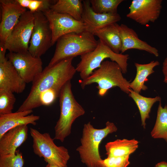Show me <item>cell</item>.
Segmentation results:
<instances>
[{
    "label": "cell",
    "mask_w": 167,
    "mask_h": 167,
    "mask_svg": "<svg viewBox=\"0 0 167 167\" xmlns=\"http://www.w3.org/2000/svg\"><path fill=\"white\" fill-rule=\"evenodd\" d=\"M151 135L154 139H163L167 142V105L164 107L159 101L157 117Z\"/></svg>",
    "instance_id": "cell-24"
},
{
    "label": "cell",
    "mask_w": 167,
    "mask_h": 167,
    "mask_svg": "<svg viewBox=\"0 0 167 167\" xmlns=\"http://www.w3.org/2000/svg\"><path fill=\"white\" fill-rule=\"evenodd\" d=\"M6 56L26 84L32 83L43 70L41 58L33 56L28 51L9 52Z\"/></svg>",
    "instance_id": "cell-10"
},
{
    "label": "cell",
    "mask_w": 167,
    "mask_h": 167,
    "mask_svg": "<svg viewBox=\"0 0 167 167\" xmlns=\"http://www.w3.org/2000/svg\"><path fill=\"white\" fill-rule=\"evenodd\" d=\"M27 125L12 128L0 137V155L15 154L17 149L28 138Z\"/></svg>",
    "instance_id": "cell-16"
},
{
    "label": "cell",
    "mask_w": 167,
    "mask_h": 167,
    "mask_svg": "<svg viewBox=\"0 0 167 167\" xmlns=\"http://www.w3.org/2000/svg\"><path fill=\"white\" fill-rule=\"evenodd\" d=\"M6 50L0 47V89L20 93L26 83L6 56Z\"/></svg>",
    "instance_id": "cell-14"
},
{
    "label": "cell",
    "mask_w": 167,
    "mask_h": 167,
    "mask_svg": "<svg viewBox=\"0 0 167 167\" xmlns=\"http://www.w3.org/2000/svg\"><path fill=\"white\" fill-rule=\"evenodd\" d=\"M30 132L35 154L43 157L47 164L67 167L70 156L66 148L63 146L56 145L49 133H41L32 128H30Z\"/></svg>",
    "instance_id": "cell-7"
},
{
    "label": "cell",
    "mask_w": 167,
    "mask_h": 167,
    "mask_svg": "<svg viewBox=\"0 0 167 167\" xmlns=\"http://www.w3.org/2000/svg\"><path fill=\"white\" fill-rule=\"evenodd\" d=\"M123 0H90L92 10L98 13H117V8Z\"/></svg>",
    "instance_id": "cell-25"
},
{
    "label": "cell",
    "mask_w": 167,
    "mask_h": 167,
    "mask_svg": "<svg viewBox=\"0 0 167 167\" xmlns=\"http://www.w3.org/2000/svg\"><path fill=\"white\" fill-rule=\"evenodd\" d=\"M96 48L80 56V61L76 67L80 78L84 79L88 77L96 69L99 68L106 58L116 62L121 67L123 73L127 72L129 55L117 54L113 51L103 41L99 39Z\"/></svg>",
    "instance_id": "cell-6"
},
{
    "label": "cell",
    "mask_w": 167,
    "mask_h": 167,
    "mask_svg": "<svg viewBox=\"0 0 167 167\" xmlns=\"http://www.w3.org/2000/svg\"><path fill=\"white\" fill-rule=\"evenodd\" d=\"M60 91L55 88H52L41 93L38 98V107L51 105L59 97Z\"/></svg>",
    "instance_id": "cell-28"
},
{
    "label": "cell",
    "mask_w": 167,
    "mask_h": 167,
    "mask_svg": "<svg viewBox=\"0 0 167 167\" xmlns=\"http://www.w3.org/2000/svg\"><path fill=\"white\" fill-rule=\"evenodd\" d=\"M129 156L107 157L103 160L101 167H127L129 165Z\"/></svg>",
    "instance_id": "cell-30"
},
{
    "label": "cell",
    "mask_w": 167,
    "mask_h": 167,
    "mask_svg": "<svg viewBox=\"0 0 167 167\" xmlns=\"http://www.w3.org/2000/svg\"><path fill=\"white\" fill-rule=\"evenodd\" d=\"M161 0H133L126 16L145 25L159 18L162 8Z\"/></svg>",
    "instance_id": "cell-12"
},
{
    "label": "cell",
    "mask_w": 167,
    "mask_h": 167,
    "mask_svg": "<svg viewBox=\"0 0 167 167\" xmlns=\"http://www.w3.org/2000/svg\"><path fill=\"white\" fill-rule=\"evenodd\" d=\"M33 110L16 111L15 113L0 115V137L9 130L15 127L31 124L36 125L40 116L29 115Z\"/></svg>",
    "instance_id": "cell-18"
},
{
    "label": "cell",
    "mask_w": 167,
    "mask_h": 167,
    "mask_svg": "<svg viewBox=\"0 0 167 167\" xmlns=\"http://www.w3.org/2000/svg\"><path fill=\"white\" fill-rule=\"evenodd\" d=\"M43 13L49 22L52 31V46L64 35L71 32L81 33L85 30L84 23L68 15L56 12L51 9Z\"/></svg>",
    "instance_id": "cell-11"
},
{
    "label": "cell",
    "mask_w": 167,
    "mask_h": 167,
    "mask_svg": "<svg viewBox=\"0 0 167 167\" xmlns=\"http://www.w3.org/2000/svg\"><path fill=\"white\" fill-rule=\"evenodd\" d=\"M33 14L34 24L28 51L33 56L41 58L52 46V34L43 13L38 11Z\"/></svg>",
    "instance_id": "cell-9"
},
{
    "label": "cell",
    "mask_w": 167,
    "mask_h": 167,
    "mask_svg": "<svg viewBox=\"0 0 167 167\" xmlns=\"http://www.w3.org/2000/svg\"><path fill=\"white\" fill-rule=\"evenodd\" d=\"M162 71L164 77V81L167 84V56L163 62Z\"/></svg>",
    "instance_id": "cell-31"
},
{
    "label": "cell",
    "mask_w": 167,
    "mask_h": 167,
    "mask_svg": "<svg viewBox=\"0 0 167 167\" xmlns=\"http://www.w3.org/2000/svg\"><path fill=\"white\" fill-rule=\"evenodd\" d=\"M102 129L95 128L90 122L85 124L80 139L81 145L76 149L81 162L87 167H101L102 159L99 152V146L109 134L115 132L117 128L114 124L107 121Z\"/></svg>",
    "instance_id": "cell-2"
},
{
    "label": "cell",
    "mask_w": 167,
    "mask_h": 167,
    "mask_svg": "<svg viewBox=\"0 0 167 167\" xmlns=\"http://www.w3.org/2000/svg\"><path fill=\"white\" fill-rule=\"evenodd\" d=\"M16 98L13 93L0 89V115L12 113Z\"/></svg>",
    "instance_id": "cell-26"
},
{
    "label": "cell",
    "mask_w": 167,
    "mask_h": 167,
    "mask_svg": "<svg viewBox=\"0 0 167 167\" xmlns=\"http://www.w3.org/2000/svg\"><path fill=\"white\" fill-rule=\"evenodd\" d=\"M24 160L19 150L14 154L0 155V167H23Z\"/></svg>",
    "instance_id": "cell-27"
},
{
    "label": "cell",
    "mask_w": 167,
    "mask_h": 167,
    "mask_svg": "<svg viewBox=\"0 0 167 167\" xmlns=\"http://www.w3.org/2000/svg\"><path fill=\"white\" fill-rule=\"evenodd\" d=\"M139 142L135 139H117L109 142L105 146L107 157H119L129 156L138 147Z\"/></svg>",
    "instance_id": "cell-20"
},
{
    "label": "cell",
    "mask_w": 167,
    "mask_h": 167,
    "mask_svg": "<svg viewBox=\"0 0 167 167\" xmlns=\"http://www.w3.org/2000/svg\"><path fill=\"white\" fill-rule=\"evenodd\" d=\"M71 80L62 88L59 95L60 115L54 127V139L63 142L71 133V126L75 120L83 115L85 111L75 99L71 89Z\"/></svg>",
    "instance_id": "cell-5"
},
{
    "label": "cell",
    "mask_w": 167,
    "mask_h": 167,
    "mask_svg": "<svg viewBox=\"0 0 167 167\" xmlns=\"http://www.w3.org/2000/svg\"><path fill=\"white\" fill-rule=\"evenodd\" d=\"M122 73L121 67L116 62L105 60L97 70L81 80V87L84 89L88 85L96 83L98 94L101 96H105L109 89L115 87H118L121 91L129 94L130 83L123 77Z\"/></svg>",
    "instance_id": "cell-4"
},
{
    "label": "cell",
    "mask_w": 167,
    "mask_h": 167,
    "mask_svg": "<svg viewBox=\"0 0 167 167\" xmlns=\"http://www.w3.org/2000/svg\"><path fill=\"white\" fill-rule=\"evenodd\" d=\"M155 167H167V162L163 161L157 163Z\"/></svg>",
    "instance_id": "cell-32"
},
{
    "label": "cell",
    "mask_w": 167,
    "mask_h": 167,
    "mask_svg": "<svg viewBox=\"0 0 167 167\" xmlns=\"http://www.w3.org/2000/svg\"><path fill=\"white\" fill-rule=\"evenodd\" d=\"M83 3L82 21L85 25V31L92 34L96 30L110 24L117 23L121 19V16L118 13H96L92 10L89 0H83Z\"/></svg>",
    "instance_id": "cell-15"
},
{
    "label": "cell",
    "mask_w": 167,
    "mask_h": 167,
    "mask_svg": "<svg viewBox=\"0 0 167 167\" xmlns=\"http://www.w3.org/2000/svg\"><path fill=\"white\" fill-rule=\"evenodd\" d=\"M98 42L92 33L85 30L64 35L57 40L54 54L48 66H51L64 59L81 56L92 51Z\"/></svg>",
    "instance_id": "cell-3"
},
{
    "label": "cell",
    "mask_w": 167,
    "mask_h": 167,
    "mask_svg": "<svg viewBox=\"0 0 167 167\" xmlns=\"http://www.w3.org/2000/svg\"><path fill=\"white\" fill-rule=\"evenodd\" d=\"M50 9L56 12L68 15L75 19L82 22L83 0H57L51 6Z\"/></svg>",
    "instance_id": "cell-22"
},
{
    "label": "cell",
    "mask_w": 167,
    "mask_h": 167,
    "mask_svg": "<svg viewBox=\"0 0 167 167\" xmlns=\"http://www.w3.org/2000/svg\"><path fill=\"white\" fill-rule=\"evenodd\" d=\"M1 18L0 23V45H3L26 8L16 0H0Z\"/></svg>",
    "instance_id": "cell-13"
},
{
    "label": "cell",
    "mask_w": 167,
    "mask_h": 167,
    "mask_svg": "<svg viewBox=\"0 0 167 167\" xmlns=\"http://www.w3.org/2000/svg\"><path fill=\"white\" fill-rule=\"evenodd\" d=\"M159 64L158 61H152L146 64L135 63L136 74L134 80L130 83V88L138 93L141 92L142 90H147L148 88L144 83L148 81L147 77L154 72V68Z\"/></svg>",
    "instance_id": "cell-21"
},
{
    "label": "cell",
    "mask_w": 167,
    "mask_h": 167,
    "mask_svg": "<svg viewBox=\"0 0 167 167\" xmlns=\"http://www.w3.org/2000/svg\"><path fill=\"white\" fill-rule=\"evenodd\" d=\"M119 26L117 23H113L97 30L93 33L117 54L120 53L122 47Z\"/></svg>",
    "instance_id": "cell-19"
},
{
    "label": "cell",
    "mask_w": 167,
    "mask_h": 167,
    "mask_svg": "<svg viewBox=\"0 0 167 167\" xmlns=\"http://www.w3.org/2000/svg\"><path fill=\"white\" fill-rule=\"evenodd\" d=\"M129 96L133 99L137 106L140 114L141 125L145 128L146 121L149 118L152 106L156 102L161 101V98L158 96L154 98L145 97L130 88Z\"/></svg>",
    "instance_id": "cell-23"
},
{
    "label": "cell",
    "mask_w": 167,
    "mask_h": 167,
    "mask_svg": "<svg viewBox=\"0 0 167 167\" xmlns=\"http://www.w3.org/2000/svg\"><path fill=\"white\" fill-rule=\"evenodd\" d=\"M119 32L122 42L121 54L128 50L135 49L143 50L156 57L159 56L157 49L138 37L136 32L126 25H119Z\"/></svg>",
    "instance_id": "cell-17"
},
{
    "label": "cell",
    "mask_w": 167,
    "mask_h": 167,
    "mask_svg": "<svg viewBox=\"0 0 167 167\" xmlns=\"http://www.w3.org/2000/svg\"><path fill=\"white\" fill-rule=\"evenodd\" d=\"M74 58L64 59L53 66H47L43 69L32 82L29 93L17 111L32 110L39 107V95L49 89L54 88L61 91L77 72L72 64Z\"/></svg>",
    "instance_id": "cell-1"
},
{
    "label": "cell",
    "mask_w": 167,
    "mask_h": 167,
    "mask_svg": "<svg viewBox=\"0 0 167 167\" xmlns=\"http://www.w3.org/2000/svg\"><path fill=\"white\" fill-rule=\"evenodd\" d=\"M34 22L33 13L26 11L20 17L4 45L0 46L9 52L28 51Z\"/></svg>",
    "instance_id": "cell-8"
},
{
    "label": "cell",
    "mask_w": 167,
    "mask_h": 167,
    "mask_svg": "<svg viewBox=\"0 0 167 167\" xmlns=\"http://www.w3.org/2000/svg\"><path fill=\"white\" fill-rule=\"evenodd\" d=\"M57 0H29L28 8L33 13L38 11L43 13L50 9Z\"/></svg>",
    "instance_id": "cell-29"
},
{
    "label": "cell",
    "mask_w": 167,
    "mask_h": 167,
    "mask_svg": "<svg viewBox=\"0 0 167 167\" xmlns=\"http://www.w3.org/2000/svg\"><path fill=\"white\" fill-rule=\"evenodd\" d=\"M46 167H63L52 164H47Z\"/></svg>",
    "instance_id": "cell-33"
}]
</instances>
